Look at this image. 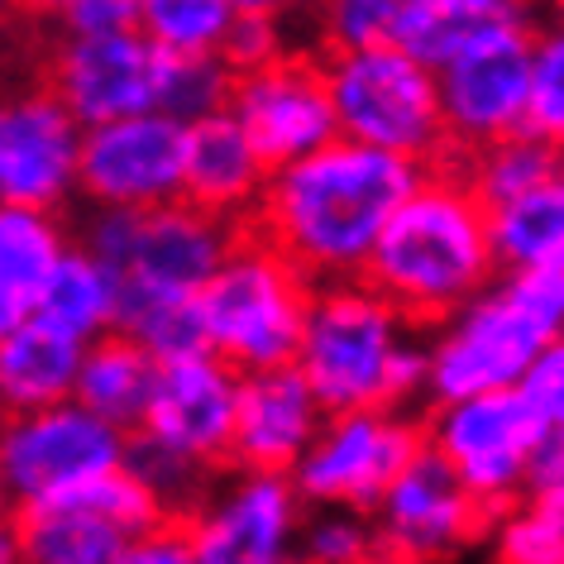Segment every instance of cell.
<instances>
[{"mask_svg":"<svg viewBox=\"0 0 564 564\" xmlns=\"http://www.w3.org/2000/svg\"><path fill=\"white\" fill-rule=\"evenodd\" d=\"M421 173L426 163L340 134L297 163L273 167L249 230L273 239L312 282L364 278L392 210Z\"/></svg>","mask_w":564,"mask_h":564,"instance_id":"cell-1","label":"cell"},{"mask_svg":"<svg viewBox=\"0 0 564 564\" xmlns=\"http://www.w3.org/2000/svg\"><path fill=\"white\" fill-rule=\"evenodd\" d=\"M498 273L484 196L464 177L459 159H445L431 163L406 202L392 210L364 278L421 330H431L474 302Z\"/></svg>","mask_w":564,"mask_h":564,"instance_id":"cell-2","label":"cell"},{"mask_svg":"<svg viewBox=\"0 0 564 564\" xmlns=\"http://www.w3.org/2000/svg\"><path fill=\"white\" fill-rule=\"evenodd\" d=\"M297 369L326 412L398 406L412 412L426 398V330L388 302L369 278L316 282Z\"/></svg>","mask_w":564,"mask_h":564,"instance_id":"cell-3","label":"cell"},{"mask_svg":"<svg viewBox=\"0 0 564 564\" xmlns=\"http://www.w3.org/2000/svg\"><path fill=\"white\" fill-rule=\"evenodd\" d=\"M555 340H564V268H502L474 302L426 330V398L521 388Z\"/></svg>","mask_w":564,"mask_h":564,"instance_id":"cell-4","label":"cell"},{"mask_svg":"<svg viewBox=\"0 0 564 564\" xmlns=\"http://www.w3.org/2000/svg\"><path fill=\"white\" fill-rule=\"evenodd\" d=\"M316 282L273 239L245 230L210 282L196 292L210 349L239 373L278 369L297 359Z\"/></svg>","mask_w":564,"mask_h":564,"instance_id":"cell-5","label":"cell"},{"mask_svg":"<svg viewBox=\"0 0 564 564\" xmlns=\"http://www.w3.org/2000/svg\"><path fill=\"white\" fill-rule=\"evenodd\" d=\"M321 58H326L345 139L402 153L426 167L455 159L441 110V77L431 63H421L392 39L364 48H330Z\"/></svg>","mask_w":564,"mask_h":564,"instance_id":"cell-6","label":"cell"},{"mask_svg":"<svg viewBox=\"0 0 564 564\" xmlns=\"http://www.w3.org/2000/svg\"><path fill=\"white\" fill-rule=\"evenodd\" d=\"M239 235V225L210 216L187 196L144 210H96L82 230V239L120 273L124 292L149 297H196Z\"/></svg>","mask_w":564,"mask_h":564,"instance_id":"cell-7","label":"cell"},{"mask_svg":"<svg viewBox=\"0 0 564 564\" xmlns=\"http://www.w3.org/2000/svg\"><path fill=\"white\" fill-rule=\"evenodd\" d=\"M421 421H426V445L459 474V484L488 517H502L512 502L527 498L531 455L545 426L521 388L431 402Z\"/></svg>","mask_w":564,"mask_h":564,"instance_id":"cell-8","label":"cell"},{"mask_svg":"<svg viewBox=\"0 0 564 564\" xmlns=\"http://www.w3.org/2000/svg\"><path fill=\"white\" fill-rule=\"evenodd\" d=\"M130 459V431L96 416L77 398L39 412L0 416V464H6L10 507H44Z\"/></svg>","mask_w":564,"mask_h":564,"instance_id":"cell-9","label":"cell"},{"mask_svg":"<svg viewBox=\"0 0 564 564\" xmlns=\"http://www.w3.org/2000/svg\"><path fill=\"white\" fill-rule=\"evenodd\" d=\"M426 449V421L398 406L330 412L312 449L292 469V484L312 507H359L373 512L406 464Z\"/></svg>","mask_w":564,"mask_h":564,"instance_id":"cell-10","label":"cell"},{"mask_svg":"<svg viewBox=\"0 0 564 564\" xmlns=\"http://www.w3.org/2000/svg\"><path fill=\"white\" fill-rule=\"evenodd\" d=\"M302 488L292 474L239 469L202 492L187 531L202 564H297L302 560Z\"/></svg>","mask_w":564,"mask_h":564,"instance_id":"cell-11","label":"cell"},{"mask_svg":"<svg viewBox=\"0 0 564 564\" xmlns=\"http://www.w3.org/2000/svg\"><path fill=\"white\" fill-rule=\"evenodd\" d=\"M187 120L167 110H139L87 124L77 196L91 210H144L187 196Z\"/></svg>","mask_w":564,"mask_h":564,"instance_id":"cell-12","label":"cell"},{"mask_svg":"<svg viewBox=\"0 0 564 564\" xmlns=\"http://www.w3.org/2000/svg\"><path fill=\"white\" fill-rule=\"evenodd\" d=\"M383 564H455L488 541L492 517L459 484V474L426 445L373 507Z\"/></svg>","mask_w":564,"mask_h":564,"instance_id":"cell-13","label":"cell"},{"mask_svg":"<svg viewBox=\"0 0 564 564\" xmlns=\"http://www.w3.org/2000/svg\"><path fill=\"white\" fill-rule=\"evenodd\" d=\"M230 110L259 144L268 167H288L340 139V116L326 77V58L302 48H282L278 58L235 73Z\"/></svg>","mask_w":564,"mask_h":564,"instance_id":"cell-14","label":"cell"},{"mask_svg":"<svg viewBox=\"0 0 564 564\" xmlns=\"http://www.w3.org/2000/svg\"><path fill=\"white\" fill-rule=\"evenodd\" d=\"M167 53L144 30L58 34L44 58V82L82 124H106L139 110H159Z\"/></svg>","mask_w":564,"mask_h":564,"instance_id":"cell-15","label":"cell"},{"mask_svg":"<svg viewBox=\"0 0 564 564\" xmlns=\"http://www.w3.org/2000/svg\"><path fill=\"white\" fill-rule=\"evenodd\" d=\"M531 58H535V30H512L484 39V44L464 48L459 58H449L445 67H435L455 159L527 130Z\"/></svg>","mask_w":564,"mask_h":564,"instance_id":"cell-16","label":"cell"},{"mask_svg":"<svg viewBox=\"0 0 564 564\" xmlns=\"http://www.w3.org/2000/svg\"><path fill=\"white\" fill-rule=\"evenodd\" d=\"M82 139L87 124L48 82L0 91V202L58 210L77 192Z\"/></svg>","mask_w":564,"mask_h":564,"instance_id":"cell-17","label":"cell"},{"mask_svg":"<svg viewBox=\"0 0 564 564\" xmlns=\"http://www.w3.org/2000/svg\"><path fill=\"white\" fill-rule=\"evenodd\" d=\"M239 378L245 373L235 364H225L216 349L159 364V383H153L149 412L134 426V435L167 445L173 455L216 474L220 464H230V449H235Z\"/></svg>","mask_w":564,"mask_h":564,"instance_id":"cell-18","label":"cell"},{"mask_svg":"<svg viewBox=\"0 0 564 564\" xmlns=\"http://www.w3.org/2000/svg\"><path fill=\"white\" fill-rule=\"evenodd\" d=\"M326 402L306 383L297 364H278L239 378V416H235V469H273L292 474L312 441L326 426Z\"/></svg>","mask_w":564,"mask_h":564,"instance_id":"cell-19","label":"cell"},{"mask_svg":"<svg viewBox=\"0 0 564 564\" xmlns=\"http://www.w3.org/2000/svg\"><path fill=\"white\" fill-rule=\"evenodd\" d=\"M273 167L249 139V130L225 106L216 116L192 120L187 130V202L230 225H253Z\"/></svg>","mask_w":564,"mask_h":564,"instance_id":"cell-20","label":"cell"},{"mask_svg":"<svg viewBox=\"0 0 564 564\" xmlns=\"http://www.w3.org/2000/svg\"><path fill=\"white\" fill-rule=\"evenodd\" d=\"M545 15V0H402L392 44H402L431 67H445L484 39L541 30Z\"/></svg>","mask_w":564,"mask_h":564,"instance_id":"cell-21","label":"cell"},{"mask_svg":"<svg viewBox=\"0 0 564 564\" xmlns=\"http://www.w3.org/2000/svg\"><path fill=\"white\" fill-rule=\"evenodd\" d=\"M82 349L87 340L58 330L39 312L24 316L10 335H0V416L39 412L73 398Z\"/></svg>","mask_w":564,"mask_h":564,"instance_id":"cell-22","label":"cell"},{"mask_svg":"<svg viewBox=\"0 0 564 564\" xmlns=\"http://www.w3.org/2000/svg\"><path fill=\"white\" fill-rule=\"evenodd\" d=\"M34 312L53 321L58 330L91 345V340H101V335L120 330L124 282L87 239H73L63 259L53 263V273L44 278V288H39Z\"/></svg>","mask_w":564,"mask_h":564,"instance_id":"cell-23","label":"cell"},{"mask_svg":"<svg viewBox=\"0 0 564 564\" xmlns=\"http://www.w3.org/2000/svg\"><path fill=\"white\" fill-rule=\"evenodd\" d=\"M15 521L24 564H116L124 541H130V531L116 527L82 492H67V498L44 507H24Z\"/></svg>","mask_w":564,"mask_h":564,"instance_id":"cell-24","label":"cell"},{"mask_svg":"<svg viewBox=\"0 0 564 564\" xmlns=\"http://www.w3.org/2000/svg\"><path fill=\"white\" fill-rule=\"evenodd\" d=\"M153 383H159V359H153L134 335L110 330V335H101V340H91L87 349H82L73 398L82 406H91L96 416L134 431L149 412Z\"/></svg>","mask_w":564,"mask_h":564,"instance_id":"cell-25","label":"cell"},{"mask_svg":"<svg viewBox=\"0 0 564 564\" xmlns=\"http://www.w3.org/2000/svg\"><path fill=\"white\" fill-rule=\"evenodd\" d=\"M498 268H564V167L488 210Z\"/></svg>","mask_w":564,"mask_h":564,"instance_id":"cell-26","label":"cell"},{"mask_svg":"<svg viewBox=\"0 0 564 564\" xmlns=\"http://www.w3.org/2000/svg\"><path fill=\"white\" fill-rule=\"evenodd\" d=\"M67 245L73 239H67L58 210L0 202V282L10 292L34 302L44 278L53 273V263L67 253Z\"/></svg>","mask_w":564,"mask_h":564,"instance_id":"cell-27","label":"cell"},{"mask_svg":"<svg viewBox=\"0 0 564 564\" xmlns=\"http://www.w3.org/2000/svg\"><path fill=\"white\" fill-rule=\"evenodd\" d=\"M459 167H464V177L474 182V192L484 196V206L492 210L521 192H531L535 182H545L555 167H564V153L555 144H545L541 134L521 130V134H507L498 144L478 149V153H464Z\"/></svg>","mask_w":564,"mask_h":564,"instance_id":"cell-28","label":"cell"},{"mask_svg":"<svg viewBox=\"0 0 564 564\" xmlns=\"http://www.w3.org/2000/svg\"><path fill=\"white\" fill-rule=\"evenodd\" d=\"M120 330L134 335V340L144 345L159 364L210 349L202 302L196 297H149V292H124Z\"/></svg>","mask_w":564,"mask_h":564,"instance_id":"cell-29","label":"cell"},{"mask_svg":"<svg viewBox=\"0 0 564 564\" xmlns=\"http://www.w3.org/2000/svg\"><path fill=\"white\" fill-rule=\"evenodd\" d=\"M235 15L230 0H139V30L163 53H220Z\"/></svg>","mask_w":564,"mask_h":564,"instance_id":"cell-30","label":"cell"},{"mask_svg":"<svg viewBox=\"0 0 564 564\" xmlns=\"http://www.w3.org/2000/svg\"><path fill=\"white\" fill-rule=\"evenodd\" d=\"M492 564H564V502L521 498L488 527Z\"/></svg>","mask_w":564,"mask_h":564,"instance_id":"cell-31","label":"cell"},{"mask_svg":"<svg viewBox=\"0 0 564 564\" xmlns=\"http://www.w3.org/2000/svg\"><path fill=\"white\" fill-rule=\"evenodd\" d=\"M230 87H235V67L225 63V53H167L159 110L192 124L230 106Z\"/></svg>","mask_w":564,"mask_h":564,"instance_id":"cell-32","label":"cell"},{"mask_svg":"<svg viewBox=\"0 0 564 564\" xmlns=\"http://www.w3.org/2000/svg\"><path fill=\"white\" fill-rule=\"evenodd\" d=\"M297 564H383L373 517L359 507H306Z\"/></svg>","mask_w":564,"mask_h":564,"instance_id":"cell-33","label":"cell"},{"mask_svg":"<svg viewBox=\"0 0 564 564\" xmlns=\"http://www.w3.org/2000/svg\"><path fill=\"white\" fill-rule=\"evenodd\" d=\"M527 130L564 153V20H555V15H545V24L535 30Z\"/></svg>","mask_w":564,"mask_h":564,"instance_id":"cell-34","label":"cell"},{"mask_svg":"<svg viewBox=\"0 0 564 564\" xmlns=\"http://www.w3.org/2000/svg\"><path fill=\"white\" fill-rule=\"evenodd\" d=\"M321 53L383 44L398 30V0H312Z\"/></svg>","mask_w":564,"mask_h":564,"instance_id":"cell-35","label":"cell"},{"mask_svg":"<svg viewBox=\"0 0 564 564\" xmlns=\"http://www.w3.org/2000/svg\"><path fill=\"white\" fill-rule=\"evenodd\" d=\"M130 469L144 478L153 492H159L167 512H182V517H187L192 507L202 502V484L210 478L202 464L182 459V455H173L167 445L144 441V435H130Z\"/></svg>","mask_w":564,"mask_h":564,"instance_id":"cell-36","label":"cell"},{"mask_svg":"<svg viewBox=\"0 0 564 564\" xmlns=\"http://www.w3.org/2000/svg\"><path fill=\"white\" fill-rule=\"evenodd\" d=\"M116 564H202V560H196L187 517H163L159 527L130 535Z\"/></svg>","mask_w":564,"mask_h":564,"instance_id":"cell-37","label":"cell"},{"mask_svg":"<svg viewBox=\"0 0 564 564\" xmlns=\"http://www.w3.org/2000/svg\"><path fill=\"white\" fill-rule=\"evenodd\" d=\"M521 392H527L531 412L541 416L545 431H564V340L541 349V359L521 378Z\"/></svg>","mask_w":564,"mask_h":564,"instance_id":"cell-38","label":"cell"},{"mask_svg":"<svg viewBox=\"0 0 564 564\" xmlns=\"http://www.w3.org/2000/svg\"><path fill=\"white\" fill-rule=\"evenodd\" d=\"M282 48H288V39H282V15H235L230 39H225L220 53L235 73H245V67L278 58Z\"/></svg>","mask_w":564,"mask_h":564,"instance_id":"cell-39","label":"cell"},{"mask_svg":"<svg viewBox=\"0 0 564 564\" xmlns=\"http://www.w3.org/2000/svg\"><path fill=\"white\" fill-rule=\"evenodd\" d=\"M58 24H63V34H120V30H139V0H73Z\"/></svg>","mask_w":564,"mask_h":564,"instance_id":"cell-40","label":"cell"},{"mask_svg":"<svg viewBox=\"0 0 564 564\" xmlns=\"http://www.w3.org/2000/svg\"><path fill=\"white\" fill-rule=\"evenodd\" d=\"M527 498H550L564 502V431H545L531 455L527 474Z\"/></svg>","mask_w":564,"mask_h":564,"instance_id":"cell-41","label":"cell"},{"mask_svg":"<svg viewBox=\"0 0 564 564\" xmlns=\"http://www.w3.org/2000/svg\"><path fill=\"white\" fill-rule=\"evenodd\" d=\"M24 316H34V302L20 297V292H10L6 282H0V335H10Z\"/></svg>","mask_w":564,"mask_h":564,"instance_id":"cell-42","label":"cell"},{"mask_svg":"<svg viewBox=\"0 0 564 564\" xmlns=\"http://www.w3.org/2000/svg\"><path fill=\"white\" fill-rule=\"evenodd\" d=\"M6 6L15 10V15H24V20H63L73 0H6Z\"/></svg>","mask_w":564,"mask_h":564,"instance_id":"cell-43","label":"cell"},{"mask_svg":"<svg viewBox=\"0 0 564 564\" xmlns=\"http://www.w3.org/2000/svg\"><path fill=\"white\" fill-rule=\"evenodd\" d=\"M0 564H24V545H20V521L10 512H0Z\"/></svg>","mask_w":564,"mask_h":564,"instance_id":"cell-44","label":"cell"},{"mask_svg":"<svg viewBox=\"0 0 564 564\" xmlns=\"http://www.w3.org/2000/svg\"><path fill=\"white\" fill-rule=\"evenodd\" d=\"M239 15H288V10H297L302 0H230Z\"/></svg>","mask_w":564,"mask_h":564,"instance_id":"cell-45","label":"cell"},{"mask_svg":"<svg viewBox=\"0 0 564 564\" xmlns=\"http://www.w3.org/2000/svg\"><path fill=\"white\" fill-rule=\"evenodd\" d=\"M0 512H15L10 507V488H6V464H0Z\"/></svg>","mask_w":564,"mask_h":564,"instance_id":"cell-46","label":"cell"},{"mask_svg":"<svg viewBox=\"0 0 564 564\" xmlns=\"http://www.w3.org/2000/svg\"><path fill=\"white\" fill-rule=\"evenodd\" d=\"M545 10H550L555 20H564V0H545Z\"/></svg>","mask_w":564,"mask_h":564,"instance_id":"cell-47","label":"cell"},{"mask_svg":"<svg viewBox=\"0 0 564 564\" xmlns=\"http://www.w3.org/2000/svg\"><path fill=\"white\" fill-rule=\"evenodd\" d=\"M398 6H402V0H398Z\"/></svg>","mask_w":564,"mask_h":564,"instance_id":"cell-48","label":"cell"}]
</instances>
